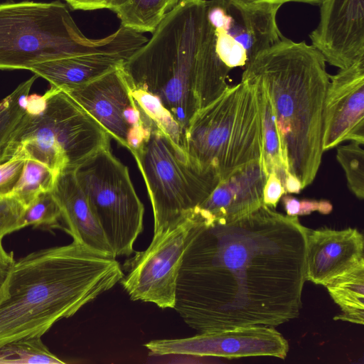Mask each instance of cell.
<instances>
[{"instance_id":"6da1fadb","label":"cell","mask_w":364,"mask_h":364,"mask_svg":"<svg viewBox=\"0 0 364 364\" xmlns=\"http://www.w3.org/2000/svg\"><path fill=\"white\" fill-rule=\"evenodd\" d=\"M185 251L174 309L200 333L276 327L299 316L307 228L264 204L232 219L205 218Z\"/></svg>"},{"instance_id":"7a4b0ae2","label":"cell","mask_w":364,"mask_h":364,"mask_svg":"<svg viewBox=\"0 0 364 364\" xmlns=\"http://www.w3.org/2000/svg\"><path fill=\"white\" fill-rule=\"evenodd\" d=\"M208 11V1L180 0L122 64L129 86L157 95L183 132L197 108L229 87Z\"/></svg>"},{"instance_id":"3957f363","label":"cell","mask_w":364,"mask_h":364,"mask_svg":"<svg viewBox=\"0 0 364 364\" xmlns=\"http://www.w3.org/2000/svg\"><path fill=\"white\" fill-rule=\"evenodd\" d=\"M116 257L73 240L16 261L0 300V346L41 337L124 277Z\"/></svg>"},{"instance_id":"277c9868","label":"cell","mask_w":364,"mask_h":364,"mask_svg":"<svg viewBox=\"0 0 364 364\" xmlns=\"http://www.w3.org/2000/svg\"><path fill=\"white\" fill-rule=\"evenodd\" d=\"M243 76L257 78L272 102L288 172L302 189L314 180L323 150L329 74L321 53L305 41L284 38L257 53Z\"/></svg>"},{"instance_id":"5b68a950","label":"cell","mask_w":364,"mask_h":364,"mask_svg":"<svg viewBox=\"0 0 364 364\" xmlns=\"http://www.w3.org/2000/svg\"><path fill=\"white\" fill-rule=\"evenodd\" d=\"M147 40L122 26L104 38H88L59 1L0 4V70H30L36 63L85 55L128 59Z\"/></svg>"},{"instance_id":"8992f818","label":"cell","mask_w":364,"mask_h":364,"mask_svg":"<svg viewBox=\"0 0 364 364\" xmlns=\"http://www.w3.org/2000/svg\"><path fill=\"white\" fill-rule=\"evenodd\" d=\"M187 158L224 180L244 166L262 162V123L259 90L252 77L229 87L197 110L183 136Z\"/></svg>"},{"instance_id":"52a82bcc","label":"cell","mask_w":364,"mask_h":364,"mask_svg":"<svg viewBox=\"0 0 364 364\" xmlns=\"http://www.w3.org/2000/svg\"><path fill=\"white\" fill-rule=\"evenodd\" d=\"M37 114L26 112L0 156L32 159L55 173L75 171L100 150L110 149V136L61 89L50 86Z\"/></svg>"},{"instance_id":"ba28073f","label":"cell","mask_w":364,"mask_h":364,"mask_svg":"<svg viewBox=\"0 0 364 364\" xmlns=\"http://www.w3.org/2000/svg\"><path fill=\"white\" fill-rule=\"evenodd\" d=\"M133 156L151 203L154 237L183 222L221 181L215 170H202L193 164L156 128Z\"/></svg>"},{"instance_id":"9c48e42d","label":"cell","mask_w":364,"mask_h":364,"mask_svg":"<svg viewBox=\"0 0 364 364\" xmlns=\"http://www.w3.org/2000/svg\"><path fill=\"white\" fill-rule=\"evenodd\" d=\"M74 171L115 257L129 256L143 230L144 207L127 166L105 149Z\"/></svg>"},{"instance_id":"30bf717a","label":"cell","mask_w":364,"mask_h":364,"mask_svg":"<svg viewBox=\"0 0 364 364\" xmlns=\"http://www.w3.org/2000/svg\"><path fill=\"white\" fill-rule=\"evenodd\" d=\"M198 225L195 213L176 227L153 237L149 246L126 260L119 281L133 301L174 309L176 283L185 251Z\"/></svg>"},{"instance_id":"8fae6325","label":"cell","mask_w":364,"mask_h":364,"mask_svg":"<svg viewBox=\"0 0 364 364\" xmlns=\"http://www.w3.org/2000/svg\"><path fill=\"white\" fill-rule=\"evenodd\" d=\"M281 5L208 1V18L216 36V51L230 70L245 67L259 52L284 38L277 13Z\"/></svg>"},{"instance_id":"7c38bea8","label":"cell","mask_w":364,"mask_h":364,"mask_svg":"<svg viewBox=\"0 0 364 364\" xmlns=\"http://www.w3.org/2000/svg\"><path fill=\"white\" fill-rule=\"evenodd\" d=\"M152 354L223 357L272 356L284 359L289 343L274 327L245 326L200 333L190 338L154 340L145 344Z\"/></svg>"},{"instance_id":"4fadbf2b","label":"cell","mask_w":364,"mask_h":364,"mask_svg":"<svg viewBox=\"0 0 364 364\" xmlns=\"http://www.w3.org/2000/svg\"><path fill=\"white\" fill-rule=\"evenodd\" d=\"M323 114V151L345 141L364 144V57L329 75Z\"/></svg>"},{"instance_id":"5bb4252c","label":"cell","mask_w":364,"mask_h":364,"mask_svg":"<svg viewBox=\"0 0 364 364\" xmlns=\"http://www.w3.org/2000/svg\"><path fill=\"white\" fill-rule=\"evenodd\" d=\"M309 35L326 63L344 69L364 57V0H323Z\"/></svg>"},{"instance_id":"9a60e30c","label":"cell","mask_w":364,"mask_h":364,"mask_svg":"<svg viewBox=\"0 0 364 364\" xmlns=\"http://www.w3.org/2000/svg\"><path fill=\"white\" fill-rule=\"evenodd\" d=\"M122 64L87 83L58 88L97 121L111 137L127 149L129 127L123 114L134 100Z\"/></svg>"},{"instance_id":"2e32d148","label":"cell","mask_w":364,"mask_h":364,"mask_svg":"<svg viewBox=\"0 0 364 364\" xmlns=\"http://www.w3.org/2000/svg\"><path fill=\"white\" fill-rule=\"evenodd\" d=\"M364 259L363 235L355 228H307L306 280L326 286Z\"/></svg>"},{"instance_id":"e0dca14e","label":"cell","mask_w":364,"mask_h":364,"mask_svg":"<svg viewBox=\"0 0 364 364\" xmlns=\"http://www.w3.org/2000/svg\"><path fill=\"white\" fill-rule=\"evenodd\" d=\"M267 176L261 161L250 164L220 181L194 210L211 219L236 218L263 205Z\"/></svg>"},{"instance_id":"ac0fdd59","label":"cell","mask_w":364,"mask_h":364,"mask_svg":"<svg viewBox=\"0 0 364 364\" xmlns=\"http://www.w3.org/2000/svg\"><path fill=\"white\" fill-rule=\"evenodd\" d=\"M73 240L100 253L116 257L81 188L74 171L60 173L51 191Z\"/></svg>"},{"instance_id":"d6986e66","label":"cell","mask_w":364,"mask_h":364,"mask_svg":"<svg viewBox=\"0 0 364 364\" xmlns=\"http://www.w3.org/2000/svg\"><path fill=\"white\" fill-rule=\"evenodd\" d=\"M126 60L117 55H85L36 63L29 70L46 79L50 86L69 87L87 83L114 69Z\"/></svg>"},{"instance_id":"ffe728a7","label":"cell","mask_w":364,"mask_h":364,"mask_svg":"<svg viewBox=\"0 0 364 364\" xmlns=\"http://www.w3.org/2000/svg\"><path fill=\"white\" fill-rule=\"evenodd\" d=\"M325 287L342 311L335 320L364 323V259Z\"/></svg>"},{"instance_id":"44dd1931","label":"cell","mask_w":364,"mask_h":364,"mask_svg":"<svg viewBox=\"0 0 364 364\" xmlns=\"http://www.w3.org/2000/svg\"><path fill=\"white\" fill-rule=\"evenodd\" d=\"M252 77L257 81L259 90L262 123V164L263 169L267 177L269 173L274 172L284 188L285 181L289 173L282 152L280 134L273 107L265 89L259 81L254 77L242 75V77Z\"/></svg>"},{"instance_id":"7402d4cb","label":"cell","mask_w":364,"mask_h":364,"mask_svg":"<svg viewBox=\"0 0 364 364\" xmlns=\"http://www.w3.org/2000/svg\"><path fill=\"white\" fill-rule=\"evenodd\" d=\"M107 9L117 15L121 26L152 33L168 11V0H109Z\"/></svg>"},{"instance_id":"603a6c76","label":"cell","mask_w":364,"mask_h":364,"mask_svg":"<svg viewBox=\"0 0 364 364\" xmlns=\"http://www.w3.org/2000/svg\"><path fill=\"white\" fill-rule=\"evenodd\" d=\"M130 90L134 100L143 114L178 149L183 151V131L161 99L157 95L140 88L130 87Z\"/></svg>"},{"instance_id":"cb8c5ba5","label":"cell","mask_w":364,"mask_h":364,"mask_svg":"<svg viewBox=\"0 0 364 364\" xmlns=\"http://www.w3.org/2000/svg\"><path fill=\"white\" fill-rule=\"evenodd\" d=\"M58 175L41 162L26 159L21 176L11 196L26 208L41 193L53 190Z\"/></svg>"},{"instance_id":"d4e9b609","label":"cell","mask_w":364,"mask_h":364,"mask_svg":"<svg viewBox=\"0 0 364 364\" xmlns=\"http://www.w3.org/2000/svg\"><path fill=\"white\" fill-rule=\"evenodd\" d=\"M41 341L27 338L0 346V364H64Z\"/></svg>"},{"instance_id":"484cf974","label":"cell","mask_w":364,"mask_h":364,"mask_svg":"<svg viewBox=\"0 0 364 364\" xmlns=\"http://www.w3.org/2000/svg\"><path fill=\"white\" fill-rule=\"evenodd\" d=\"M37 77L34 75L21 82L0 102V156L26 112V98Z\"/></svg>"},{"instance_id":"4316f807","label":"cell","mask_w":364,"mask_h":364,"mask_svg":"<svg viewBox=\"0 0 364 364\" xmlns=\"http://www.w3.org/2000/svg\"><path fill=\"white\" fill-rule=\"evenodd\" d=\"M361 144L352 141L337 149L336 159L342 166L351 192L359 199L364 198V150Z\"/></svg>"},{"instance_id":"83f0119b","label":"cell","mask_w":364,"mask_h":364,"mask_svg":"<svg viewBox=\"0 0 364 364\" xmlns=\"http://www.w3.org/2000/svg\"><path fill=\"white\" fill-rule=\"evenodd\" d=\"M61 213L52 191L41 193L25 209L22 218L23 228L33 225L36 228L53 230L63 228L60 224Z\"/></svg>"},{"instance_id":"f1b7e54d","label":"cell","mask_w":364,"mask_h":364,"mask_svg":"<svg viewBox=\"0 0 364 364\" xmlns=\"http://www.w3.org/2000/svg\"><path fill=\"white\" fill-rule=\"evenodd\" d=\"M26 208L14 196L0 198V236L18 230Z\"/></svg>"},{"instance_id":"f546056e","label":"cell","mask_w":364,"mask_h":364,"mask_svg":"<svg viewBox=\"0 0 364 364\" xmlns=\"http://www.w3.org/2000/svg\"><path fill=\"white\" fill-rule=\"evenodd\" d=\"M25 159H13L0 163V198L10 196L19 181Z\"/></svg>"},{"instance_id":"4dcf8cb0","label":"cell","mask_w":364,"mask_h":364,"mask_svg":"<svg viewBox=\"0 0 364 364\" xmlns=\"http://www.w3.org/2000/svg\"><path fill=\"white\" fill-rule=\"evenodd\" d=\"M282 198L287 215L289 216L304 215L314 211L328 214L332 210V205L327 200H299L289 196H284Z\"/></svg>"},{"instance_id":"1f68e13d","label":"cell","mask_w":364,"mask_h":364,"mask_svg":"<svg viewBox=\"0 0 364 364\" xmlns=\"http://www.w3.org/2000/svg\"><path fill=\"white\" fill-rule=\"evenodd\" d=\"M286 191L274 172L268 174L263 189V204L275 208L279 200Z\"/></svg>"},{"instance_id":"d6a6232c","label":"cell","mask_w":364,"mask_h":364,"mask_svg":"<svg viewBox=\"0 0 364 364\" xmlns=\"http://www.w3.org/2000/svg\"><path fill=\"white\" fill-rule=\"evenodd\" d=\"M3 236H0V300L6 294L7 282L15 263L14 252H7L4 249L2 240Z\"/></svg>"},{"instance_id":"836d02e7","label":"cell","mask_w":364,"mask_h":364,"mask_svg":"<svg viewBox=\"0 0 364 364\" xmlns=\"http://www.w3.org/2000/svg\"><path fill=\"white\" fill-rule=\"evenodd\" d=\"M73 9L85 11L107 9L109 0H65Z\"/></svg>"},{"instance_id":"e575fe53","label":"cell","mask_w":364,"mask_h":364,"mask_svg":"<svg viewBox=\"0 0 364 364\" xmlns=\"http://www.w3.org/2000/svg\"><path fill=\"white\" fill-rule=\"evenodd\" d=\"M234 1L245 4H278L282 5L287 2H299L310 4H320L323 0H232Z\"/></svg>"},{"instance_id":"d590c367","label":"cell","mask_w":364,"mask_h":364,"mask_svg":"<svg viewBox=\"0 0 364 364\" xmlns=\"http://www.w3.org/2000/svg\"><path fill=\"white\" fill-rule=\"evenodd\" d=\"M180 0H168V11L175 6Z\"/></svg>"}]
</instances>
